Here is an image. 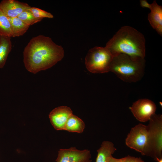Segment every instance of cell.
I'll return each instance as SVG.
<instances>
[{"instance_id":"6da1fadb","label":"cell","mask_w":162,"mask_h":162,"mask_svg":"<svg viewBox=\"0 0 162 162\" xmlns=\"http://www.w3.org/2000/svg\"><path fill=\"white\" fill-rule=\"evenodd\" d=\"M64 56L63 47L49 37L39 35L32 38L25 47L23 61L26 69L35 74L49 69Z\"/></svg>"},{"instance_id":"7a4b0ae2","label":"cell","mask_w":162,"mask_h":162,"mask_svg":"<svg viewBox=\"0 0 162 162\" xmlns=\"http://www.w3.org/2000/svg\"><path fill=\"white\" fill-rule=\"evenodd\" d=\"M105 47L113 57L121 53L143 58L146 56L144 35L128 26L121 27L107 42Z\"/></svg>"},{"instance_id":"3957f363","label":"cell","mask_w":162,"mask_h":162,"mask_svg":"<svg viewBox=\"0 0 162 162\" xmlns=\"http://www.w3.org/2000/svg\"><path fill=\"white\" fill-rule=\"evenodd\" d=\"M145 62V58L119 54L113 57L110 71L125 82H136L144 76Z\"/></svg>"},{"instance_id":"277c9868","label":"cell","mask_w":162,"mask_h":162,"mask_svg":"<svg viewBox=\"0 0 162 162\" xmlns=\"http://www.w3.org/2000/svg\"><path fill=\"white\" fill-rule=\"evenodd\" d=\"M125 143L130 148L143 155L153 158L151 135L148 125L140 123L132 128L126 138Z\"/></svg>"},{"instance_id":"5b68a950","label":"cell","mask_w":162,"mask_h":162,"mask_svg":"<svg viewBox=\"0 0 162 162\" xmlns=\"http://www.w3.org/2000/svg\"><path fill=\"white\" fill-rule=\"evenodd\" d=\"M113 56L105 46H95L90 49L85 58L87 70L94 74H103L110 72Z\"/></svg>"},{"instance_id":"8992f818","label":"cell","mask_w":162,"mask_h":162,"mask_svg":"<svg viewBox=\"0 0 162 162\" xmlns=\"http://www.w3.org/2000/svg\"><path fill=\"white\" fill-rule=\"evenodd\" d=\"M147 125L151 135L153 158H162V115L154 113Z\"/></svg>"},{"instance_id":"52a82bcc","label":"cell","mask_w":162,"mask_h":162,"mask_svg":"<svg viewBox=\"0 0 162 162\" xmlns=\"http://www.w3.org/2000/svg\"><path fill=\"white\" fill-rule=\"evenodd\" d=\"M156 108V105L153 101L146 98L138 100L129 107L136 119L140 122H144L149 120L155 113Z\"/></svg>"},{"instance_id":"ba28073f","label":"cell","mask_w":162,"mask_h":162,"mask_svg":"<svg viewBox=\"0 0 162 162\" xmlns=\"http://www.w3.org/2000/svg\"><path fill=\"white\" fill-rule=\"evenodd\" d=\"M90 151L78 149L75 147L61 149L58 152L56 162H92Z\"/></svg>"},{"instance_id":"9c48e42d","label":"cell","mask_w":162,"mask_h":162,"mask_svg":"<svg viewBox=\"0 0 162 162\" xmlns=\"http://www.w3.org/2000/svg\"><path fill=\"white\" fill-rule=\"evenodd\" d=\"M72 114L70 107L63 106L53 109L49 116L52 125L56 130H64L67 122Z\"/></svg>"},{"instance_id":"30bf717a","label":"cell","mask_w":162,"mask_h":162,"mask_svg":"<svg viewBox=\"0 0 162 162\" xmlns=\"http://www.w3.org/2000/svg\"><path fill=\"white\" fill-rule=\"evenodd\" d=\"M31 8L28 4L15 0H3L0 2V9L8 17H15Z\"/></svg>"},{"instance_id":"8fae6325","label":"cell","mask_w":162,"mask_h":162,"mask_svg":"<svg viewBox=\"0 0 162 162\" xmlns=\"http://www.w3.org/2000/svg\"><path fill=\"white\" fill-rule=\"evenodd\" d=\"M150 12L148 19L152 27L160 36L162 35V7L154 0L151 4Z\"/></svg>"},{"instance_id":"7c38bea8","label":"cell","mask_w":162,"mask_h":162,"mask_svg":"<svg viewBox=\"0 0 162 162\" xmlns=\"http://www.w3.org/2000/svg\"><path fill=\"white\" fill-rule=\"evenodd\" d=\"M116 150L112 142L104 141L100 148L97 150L98 154L95 162H109L112 154Z\"/></svg>"},{"instance_id":"4fadbf2b","label":"cell","mask_w":162,"mask_h":162,"mask_svg":"<svg viewBox=\"0 0 162 162\" xmlns=\"http://www.w3.org/2000/svg\"><path fill=\"white\" fill-rule=\"evenodd\" d=\"M85 127V124L83 121L72 114L67 122L64 130L70 132L81 133L83 132Z\"/></svg>"},{"instance_id":"5bb4252c","label":"cell","mask_w":162,"mask_h":162,"mask_svg":"<svg viewBox=\"0 0 162 162\" xmlns=\"http://www.w3.org/2000/svg\"><path fill=\"white\" fill-rule=\"evenodd\" d=\"M8 18L11 26L12 37H18L23 35L29 27L17 17Z\"/></svg>"},{"instance_id":"9a60e30c","label":"cell","mask_w":162,"mask_h":162,"mask_svg":"<svg viewBox=\"0 0 162 162\" xmlns=\"http://www.w3.org/2000/svg\"><path fill=\"white\" fill-rule=\"evenodd\" d=\"M0 36H12L11 26L8 17L0 9Z\"/></svg>"},{"instance_id":"2e32d148","label":"cell","mask_w":162,"mask_h":162,"mask_svg":"<svg viewBox=\"0 0 162 162\" xmlns=\"http://www.w3.org/2000/svg\"><path fill=\"white\" fill-rule=\"evenodd\" d=\"M24 23L28 26L41 21L42 19L35 17L32 13L28 10H25L17 16Z\"/></svg>"},{"instance_id":"e0dca14e","label":"cell","mask_w":162,"mask_h":162,"mask_svg":"<svg viewBox=\"0 0 162 162\" xmlns=\"http://www.w3.org/2000/svg\"><path fill=\"white\" fill-rule=\"evenodd\" d=\"M11 47L10 37L0 36V55L7 57Z\"/></svg>"},{"instance_id":"ac0fdd59","label":"cell","mask_w":162,"mask_h":162,"mask_svg":"<svg viewBox=\"0 0 162 162\" xmlns=\"http://www.w3.org/2000/svg\"><path fill=\"white\" fill-rule=\"evenodd\" d=\"M28 10L36 18L42 19L44 18H52L54 17L51 13L38 8L31 7Z\"/></svg>"},{"instance_id":"d6986e66","label":"cell","mask_w":162,"mask_h":162,"mask_svg":"<svg viewBox=\"0 0 162 162\" xmlns=\"http://www.w3.org/2000/svg\"><path fill=\"white\" fill-rule=\"evenodd\" d=\"M109 162H145L140 158H136L128 155L121 158H116L112 156Z\"/></svg>"},{"instance_id":"ffe728a7","label":"cell","mask_w":162,"mask_h":162,"mask_svg":"<svg viewBox=\"0 0 162 162\" xmlns=\"http://www.w3.org/2000/svg\"><path fill=\"white\" fill-rule=\"evenodd\" d=\"M140 5L143 8H147L150 9L151 4H149L146 0H140Z\"/></svg>"},{"instance_id":"44dd1931","label":"cell","mask_w":162,"mask_h":162,"mask_svg":"<svg viewBox=\"0 0 162 162\" xmlns=\"http://www.w3.org/2000/svg\"><path fill=\"white\" fill-rule=\"evenodd\" d=\"M7 57L0 55V67L3 66Z\"/></svg>"},{"instance_id":"7402d4cb","label":"cell","mask_w":162,"mask_h":162,"mask_svg":"<svg viewBox=\"0 0 162 162\" xmlns=\"http://www.w3.org/2000/svg\"><path fill=\"white\" fill-rule=\"evenodd\" d=\"M156 160L158 162H162V158H157Z\"/></svg>"}]
</instances>
